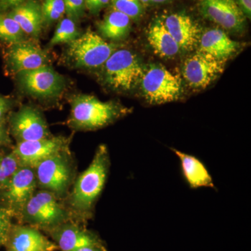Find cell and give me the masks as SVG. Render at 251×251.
<instances>
[{
	"label": "cell",
	"mask_w": 251,
	"mask_h": 251,
	"mask_svg": "<svg viewBox=\"0 0 251 251\" xmlns=\"http://www.w3.org/2000/svg\"><path fill=\"white\" fill-rule=\"evenodd\" d=\"M110 167L108 148L100 145L90 166L75 178L72 191L65 199L67 206L79 222L92 218L96 203L106 184Z\"/></svg>",
	"instance_id": "obj_1"
},
{
	"label": "cell",
	"mask_w": 251,
	"mask_h": 251,
	"mask_svg": "<svg viewBox=\"0 0 251 251\" xmlns=\"http://www.w3.org/2000/svg\"><path fill=\"white\" fill-rule=\"evenodd\" d=\"M12 214L5 206H0V247H4L13 226Z\"/></svg>",
	"instance_id": "obj_28"
},
{
	"label": "cell",
	"mask_w": 251,
	"mask_h": 251,
	"mask_svg": "<svg viewBox=\"0 0 251 251\" xmlns=\"http://www.w3.org/2000/svg\"><path fill=\"white\" fill-rule=\"evenodd\" d=\"M9 105L7 100L0 97V122L2 120L3 117L6 115V112L9 110Z\"/></svg>",
	"instance_id": "obj_33"
},
{
	"label": "cell",
	"mask_w": 251,
	"mask_h": 251,
	"mask_svg": "<svg viewBox=\"0 0 251 251\" xmlns=\"http://www.w3.org/2000/svg\"><path fill=\"white\" fill-rule=\"evenodd\" d=\"M26 0H0V12H7Z\"/></svg>",
	"instance_id": "obj_31"
},
{
	"label": "cell",
	"mask_w": 251,
	"mask_h": 251,
	"mask_svg": "<svg viewBox=\"0 0 251 251\" xmlns=\"http://www.w3.org/2000/svg\"><path fill=\"white\" fill-rule=\"evenodd\" d=\"M39 190L53 193L59 199L67 198L75 179V167L69 150L41 162L34 168Z\"/></svg>",
	"instance_id": "obj_4"
},
{
	"label": "cell",
	"mask_w": 251,
	"mask_h": 251,
	"mask_svg": "<svg viewBox=\"0 0 251 251\" xmlns=\"http://www.w3.org/2000/svg\"><path fill=\"white\" fill-rule=\"evenodd\" d=\"M200 9L207 18L227 30L239 32L246 25V17L235 0H201Z\"/></svg>",
	"instance_id": "obj_13"
},
{
	"label": "cell",
	"mask_w": 251,
	"mask_h": 251,
	"mask_svg": "<svg viewBox=\"0 0 251 251\" xmlns=\"http://www.w3.org/2000/svg\"><path fill=\"white\" fill-rule=\"evenodd\" d=\"M7 61L12 70L19 74L47 65L48 54L34 43L25 40L11 44Z\"/></svg>",
	"instance_id": "obj_16"
},
{
	"label": "cell",
	"mask_w": 251,
	"mask_h": 251,
	"mask_svg": "<svg viewBox=\"0 0 251 251\" xmlns=\"http://www.w3.org/2000/svg\"><path fill=\"white\" fill-rule=\"evenodd\" d=\"M148 40L155 53L163 58L175 57L181 50L161 18L155 20L150 25Z\"/></svg>",
	"instance_id": "obj_21"
},
{
	"label": "cell",
	"mask_w": 251,
	"mask_h": 251,
	"mask_svg": "<svg viewBox=\"0 0 251 251\" xmlns=\"http://www.w3.org/2000/svg\"><path fill=\"white\" fill-rule=\"evenodd\" d=\"M172 150L179 158L183 176L190 187L215 188L212 177L202 162L192 155L175 149Z\"/></svg>",
	"instance_id": "obj_20"
},
{
	"label": "cell",
	"mask_w": 251,
	"mask_h": 251,
	"mask_svg": "<svg viewBox=\"0 0 251 251\" xmlns=\"http://www.w3.org/2000/svg\"><path fill=\"white\" fill-rule=\"evenodd\" d=\"M140 83L144 99L151 105L176 101L182 94V84L179 75L160 64L145 69Z\"/></svg>",
	"instance_id": "obj_5"
},
{
	"label": "cell",
	"mask_w": 251,
	"mask_h": 251,
	"mask_svg": "<svg viewBox=\"0 0 251 251\" xmlns=\"http://www.w3.org/2000/svg\"><path fill=\"white\" fill-rule=\"evenodd\" d=\"M10 124L11 132L17 143L52 136L42 114L31 106H24L20 109L11 116Z\"/></svg>",
	"instance_id": "obj_14"
},
{
	"label": "cell",
	"mask_w": 251,
	"mask_h": 251,
	"mask_svg": "<svg viewBox=\"0 0 251 251\" xmlns=\"http://www.w3.org/2000/svg\"><path fill=\"white\" fill-rule=\"evenodd\" d=\"M112 10L126 15L130 19L138 21L144 13L140 0H110Z\"/></svg>",
	"instance_id": "obj_26"
},
{
	"label": "cell",
	"mask_w": 251,
	"mask_h": 251,
	"mask_svg": "<svg viewBox=\"0 0 251 251\" xmlns=\"http://www.w3.org/2000/svg\"><path fill=\"white\" fill-rule=\"evenodd\" d=\"M18 79L25 92L41 99L57 97L65 85L62 75L48 65L19 73Z\"/></svg>",
	"instance_id": "obj_12"
},
{
	"label": "cell",
	"mask_w": 251,
	"mask_h": 251,
	"mask_svg": "<svg viewBox=\"0 0 251 251\" xmlns=\"http://www.w3.org/2000/svg\"><path fill=\"white\" fill-rule=\"evenodd\" d=\"M80 35L75 23L70 18H64L59 23L49 45L54 46L61 44H70Z\"/></svg>",
	"instance_id": "obj_24"
},
{
	"label": "cell",
	"mask_w": 251,
	"mask_h": 251,
	"mask_svg": "<svg viewBox=\"0 0 251 251\" xmlns=\"http://www.w3.org/2000/svg\"><path fill=\"white\" fill-rule=\"evenodd\" d=\"M110 0H85V8L92 14H97L110 3Z\"/></svg>",
	"instance_id": "obj_30"
},
{
	"label": "cell",
	"mask_w": 251,
	"mask_h": 251,
	"mask_svg": "<svg viewBox=\"0 0 251 251\" xmlns=\"http://www.w3.org/2000/svg\"><path fill=\"white\" fill-rule=\"evenodd\" d=\"M25 36L19 25L7 12H0V40L11 45L25 41Z\"/></svg>",
	"instance_id": "obj_23"
},
{
	"label": "cell",
	"mask_w": 251,
	"mask_h": 251,
	"mask_svg": "<svg viewBox=\"0 0 251 251\" xmlns=\"http://www.w3.org/2000/svg\"><path fill=\"white\" fill-rule=\"evenodd\" d=\"M163 21L180 49L191 51L197 47L202 32L198 23L189 16L176 13L166 16Z\"/></svg>",
	"instance_id": "obj_17"
},
{
	"label": "cell",
	"mask_w": 251,
	"mask_h": 251,
	"mask_svg": "<svg viewBox=\"0 0 251 251\" xmlns=\"http://www.w3.org/2000/svg\"><path fill=\"white\" fill-rule=\"evenodd\" d=\"M69 150V139L50 136L44 139L17 143L13 152L21 166L35 168L48 158Z\"/></svg>",
	"instance_id": "obj_10"
},
{
	"label": "cell",
	"mask_w": 251,
	"mask_h": 251,
	"mask_svg": "<svg viewBox=\"0 0 251 251\" xmlns=\"http://www.w3.org/2000/svg\"><path fill=\"white\" fill-rule=\"evenodd\" d=\"M34 168L21 166L2 190V198L13 217L18 219L25 206L37 191Z\"/></svg>",
	"instance_id": "obj_9"
},
{
	"label": "cell",
	"mask_w": 251,
	"mask_h": 251,
	"mask_svg": "<svg viewBox=\"0 0 251 251\" xmlns=\"http://www.w3.org/2000/svg\"><path fill=\"white\" fill-rule=\"evenodd\" d=\"M71 251H108L106 247H82L80 249H75V250Z\"/></svg>",
	"instance_id": "obj_34"
},
{
	"label": "cell",
	"mask_w": 251,
	"mask_h": 251,
	"mask_svg": "<svg viewBox=\"0 0 251 251\" xmlns=\"http://www.w3.org/2000/svg\"><path fill=\"white\" fill-rule=\"evenodd\" d=\"M202 51L221 60L227 61L240 49V44L232 40L222 29H208L202 33L198 44Z\"/></svg>",
	"instance_id": "obj_18"
},
{
	"label": "cell",
	"mask_w": 251,
	"mask_h": 251,
	"mask_svg": "<svg viewBox=\"0 0 251 251\" xmlns=\"http://www.w3.org/2000/svg\"><path fill=\"white\" fill-rule=\"evenodd\" d=\"M18 221L19 224L33 226L44 232L68 221L80 223L60 199L45 190L36 191L25 206Z\"/></svg>",
	"instance_id": "obj_3"
},
{
	"label": "cell",
	"mask_w": 251,
	"mask_h": 251,
	"mask_svg": "<svg viewBox=\"0 0 251 251\" xmlns=\"http://www.w3.org/2000/svg\"><path fill=\"white\" fill-rule=\"evenodd\" d=\"M67 55L75 67L96 69L102 67L117 46L109 44L93 31L88 30L69 44Z\"/></svg>",
	"instance_id": "obj_7"
},
{
	"label": "cell",
	"mask_w": 251,
	"mask_h": 251,
	"mask_svg": "<svg viewBox=\"0 0 251 251\" xmlns=\"http://www.w3.org/2000/svg\"><path fill=\"white\" fill-rule=\"evenodd\" d=\"M68 125L76 130L104 128L126 115L130 110L115 102H103L94 96L77 95L72 99Z\"/></svg>",
	"instance_id": "obj_2"
},
{
	"label": "cell",
	"mask_w": 251,
	"mask_h": 251,
	"mask_svg": "<svg viewBox=\"0 0 251 251\" xmlns=\"http://www.w3.org/2000/svg\"><path fill=\"white\" fill-rule=\"evenodd\" d=\"M105 82L115 90L129 91L140 83L145 69L136 54L116 50L103 65Z\"/></svg>",
	"instance_id": "obj_6"
},
{
	"label": "cell",
	"mask_w": 251,
	"mask_h": 251,
	"mask_svg": "<svg viewBox=\"0 0 251 251\" xmlns=\"http://www.w3.org/2000/svg\"><path fill=\"white\" fill-rule=\"evenodd\" d=\"M65 13L72 21H79L82 17L85 9V0H63Z\"/></svg>",
	"instance_id": "obj_29"
},
{
	"label": "cell",
	"mask_w": 251,
	"mask_h": 251,
	"mask_svg": "<svg viewBox=\"0 0 251 251\" xmlns=\"http://www.w3.org/2000/svg\"><path fill=\"white\" fill-rule=\"evenodd\" d=\"M25 34L33 38L40 35L44 19L41 5L36 0H26L8 11Z\"/></svg>",
	"instance_id": "obj_19"
},
{
	"label": "cell",
	"mask_w": 251,
	"mask_h": 251,
	"mask_svg": "<svg viewBox=\"0 0 251 251\" xmlns=\"http://www.w3.org/2000/svg\"><path fill=\"white\" fill-rule=\"evenodd\" d=\"M168 0H151V3L154 4H160V3L166 2Z\"/></svg>",
	"instance_id": "obj_37"
},
{
	"label": "cell",
	"mask_w": 251,
	"mask_h": 251,
	"mask_svg": "<svg viewBox=\"0 0 251 251\" xmlns=\"http://www.w3.org/2000/svg\"><path fill=\"white\" fill-rule=\"evenodd\" d=\"M4 247L5 251H56L55 243L40 229L25 224H13Z\"/></svg>",
	"instance_id": "obj_15"
},
{
	"label": "cell",
	"mask_w": 251,
	"mask_h": 251,
	"mask_svg": "<svg viewBox=\"0 0 251 251\" xmlns=\"http://www.w3.org/2000/svg\"><path fill=\"white\" fill-rule=\"evenodd\" d=\"M61 251H71L87 247H105L100 237L80 223L68 221L45 231Z\"/></svg>",
	"instance_id": "obj_11"
},
{
	"label": "cell",
	"mask_w": 251,
	"mask_h": 251,
	"mask_svg": "<svg viewBox=\"0 0 251 251\" xmlns=\"http://www.w3.org/2000/svg\"><path fill=\"white\" fill-rule=\"evenodd\" d=\"M6 140H7V135H6L4 128L0 125V145L4 143Z\"/></svg>",
	"instance_id": "obj_35"
},
{
	"label": "cell",
	"mask_w": 251,
	"mask_h": 251,
	"mask_svg": "<svg viewBox=\"0 0 251 251\" xmlns=\"http://www.w3.org/2000/svg\"><path fill=\"white\" fill-rule=\"evenodd\" d=\"M44 23L51 24L59 21L65 14L63 0H43L41 4Z\"/></svg>",
	"instance_id": "obj_27"
},
{
	"label": "cell",
	"mask_w": 251,
	"mask_h": 251,
	"mask_svg": "<svg viewBox=\"0 0 251 251\" xmlns=\"http://www.w3.org/2000/svg\"><path fill=\"white\" fill-rule=\"evenodd\" d=\"M21 166L14 152L0 156V191H2Z\"/></svg>",
	"instance_id": "obj_25"
},
{
	"label": "cell",
	"mask_w": 251,
	"mask_h": 251,
	"mask_svg": "<svg viewBox=\"0 0 251 251\" xmlns=\"http://www.w3.org/2000/svg\"><path fill=\"white\" fill-rule=\"evenodd\" d=\"M235 1L242 10L246 17L251 18V0H235Z\"/></svg>",
	"instance_id": "obj_32"
},
{
	"label": "cell",
	"mask_w": 251,
	"mask_h": 251,
	"mask_svg": "<svg viewBox=\"0 0 251 251\" xmlns=\"http://www.w3.org/2000/svg\"><path fill=\"white\" fill-rule=\"evenodd\" d=\"M130 20L126 15L112 10L99 23V30L110 40H123L129 34Z\"/></svg>",
	"instance_id": "obj_22"
},
{
	"label": "cell",
	"mask_w": 251,
	"mask_h": 251,
	"mask_svg": "<svg viewBox=\"0 0 251 251\" xmlns=\"http://www.w3.org/2000/svg\"><path fill=\"white\" fill-rule=\"evenodd\" d=\"M140 1L143 6H148L149 4H151V0H140Z\"/></svg>",
	"instance_id": "obj_36"
},
{
	"label": "cell",
	"mask_w": 251,
	"mask_h": 251,
	"mask_svg": "<svg viewBox=\"0 0 251 251\" xmlns=\"http://www.w3.org/2000/svg\"><path fill=\"white\" fill-rule=\"evenodd\" d=\"M226 62L198 50L185 60L183 76L192 88L205 89L224 73Z\"/></svg>",
	"instance_id": "obj_8"
}]
</instances>
